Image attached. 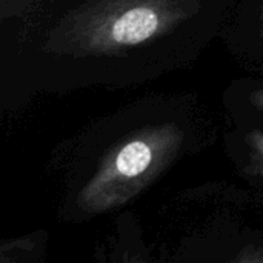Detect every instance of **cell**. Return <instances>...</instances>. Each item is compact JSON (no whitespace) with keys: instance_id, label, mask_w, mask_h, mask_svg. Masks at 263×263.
Returning a JSON list of instances; mask_svg holds the SVG:
<instances>
[{"instance_id":"1","label":"cell","mask_w":263,"mask_h":263,"mask_svg":"<svg viewBox=\"0 0 263 263\" xmlns=\"http://www.w3.org/2000/svg\"><path fill=\"white\" fill-rule=\"evenodd\" d=\"M200 9V0H94L62 17L48 37L52 52L119 55L174 31Z\"/></svg>"},{"instance_id":"2","label":"cell","mask_w":263,"mask_h":263,"mask_svg":"<svg viewBox=\"0 0 263 263\" xmlns=\"http://www.w3.org/2000/svg\"><path fill=\"white\" fill-rule=\"evenodd\" d=\"M183 131L176 123L145 126L116 143L82 188L77 206L100 214L126 205L148 188L177 157Z\"/></svg>"},{"instance_id":"3","label":"cell","mask_w":263,"mask_h":263,"mask_svg":"<svg viewBox=\"0 0 263 263\" xmlns=\"http://www.w3.org/2000/svg\"><path fill=\"white\" fill-rule=\"evenodd\" d=\"M245 143L248 145L250 156V168L254 174L263 177V131H251L245 137Z\"/></svg>"},{"instance_id":"4","label":"cell","mask_w":263,"mask_h":263,"mask_svg":"<svg viewBox=\"0 0 263 263\" xmlns=\"http://www.w3.org/2000/svg\"><path fill=\"white\" fill-rule=\"evenodd\" d=\"M250 100H251V103H253L257 109L263 111V88L253 91L251 96H250Z\"/></svg>"},{"instance_id":"5","label":"cell","mask_w":263,"mask_h":263,"mask_svg":"<svg viewBox=\"0 0 263 263\" xmlns=\"http://www.w3.org/2000/svg\"><path fill=\"white\" fill-rule=\"evenodd\" d=\"M260 20H262V28H263V8H262V12H260Z\"/></svg>"}]
</instances>
